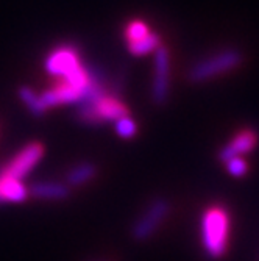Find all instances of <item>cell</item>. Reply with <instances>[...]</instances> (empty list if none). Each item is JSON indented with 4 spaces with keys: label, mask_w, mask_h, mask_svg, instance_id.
<instances>
[{
    "label": "cell",
    "mask_w": 259,
    "mask_h": 261,
    "mask_svg": "<svg viewBox=\"0 0 259 261\" xmlns=\"http://www.w3.org/2000/svg\"><path fill=\"white\" fill-rule=\"evenodd\" d=\"M229 213L222 205L208 206L200 221L202 246L211 259H220L226 255L229 246Z\"/></svg>",
    "instance_id": "obj_1"
},
{
    "label": "cell",
    "mask_w": 259,
    "mask_h": 261,
    "mask_svg": "<svg viewBox=\"0 0 259 261\" xmlns=\"http://www.w3.org/2000/svg\"><path fill=\"white\" fill-rule=\"evenodd\" d=\"M244 61V55L238 49H226L206 57L191 66L187 72V80L192 83H205L217 79L223 74L238 69Z\"/></svg>",
    "instance_id": "obj_2"
},
{
    "label": "cell",
    "mask_w": 259,
    "mask_h": 261,
    "mask_svg": "<svg viewBox=\"0 0 259 261\" xmlns=\"http://www.w3.org/2000/svg\"><path fill=\"white\" fill-rule=\"evenodd\" d=\"M124 116H128V107L108 92L91 103H80L77 110V119L89 125L116 122Z\"/></svg>",
    "instance_id": "obj_3"
},
{
    "label": "cell",
    "mask_w": 259,
    "mask_h": 261,
    "mask_svg": "<svg viewBox=\"0 0 259 261\" xmlns=\"http://www.w3.org/2000/svg\"><path fill=\"white\" fill-rule=\"evenodd\" d=\"M170 210H172L170 202L166 197L153 199L131 225V231H130L131 238L136 243H146L152 240L169 218Z\"/></svg>",
    "instance_id": "obj_4"
},
{
    "label": "cell",
    "mask_w": 259,
    "mask_h": 261,
    "mask_svg": "<svg viewBox=\"0 0 259 261\" xmlns=\"http://www.w3.org/2000/svg\"><path fill=\"white\" fill-rule=\"evenodd\" d=\"M44 156V146L41 142H28L27 146H23L4 168H0V172L10 178L23 180L35 166L41 161Z\"/></svg>",
    "instance_id": "obj_5"
},
{
    "label": "cell",
    "mask_w": 259,
    "mask_h": 261,
    "mask_svg": "<svg viewBox=\"0 0 259 261\" xmlns=\"http://www.w3.org/2000/svg\"><path fill=\"white\" fill-rule=\"evenodd\" d=\"M153 70L155 75L152 83V102L161 107L167 102L170 89V55L167 47L161 45L155 52Z\"/></svg>",
    "instance_id": "obj_6"
},
{
    "label": "cell",
    "mask_w": 259,
    "mask_h": 261,
    "mask_svg": "<svg viewBox=\"0 0 259 261\" xmlns=\"http://www.w3.org/2000/svg\"><path fill=\"white\" fill-rule=\"evenodd\" d=\"M83 64L80 63V55L75 47L72 45H61L55 49L45 60V70L60 80L74 74L78 67Z\"/></svg>",
    "instance_id": "obj_7"
},
{
    "label": "cell",
    "mask_w": 259,
    "mask_h": 261,
    "mask_svg": "<svg viewBox=\"0 0 259 261\" xmlns=\"http://www.w3.org/2000/svg\"><path fill=\"white\" fill-rule=\"evenodd\" d=\"M86 91L72 86L66 82H60L58 85L49 88L47 91H44L41 96V100L44 103V107L49 110L52 107H58V105H64V103H80L84 97Z\"/></svg>",
    "instance_id": "obj_8"
},
{
    "label": "cell",
    "mask_w": 259,
    "mask_h": 261,
    "mask_svg": "<svg viewBox=\"0 0 259 261\" xmlns=\"http://www.w3.org/2000/svg\"><path fill=\"white\" fill-rule=\"evenodd\" d=\"M256 144H257V133L254 130L245 128V130H241L236 136H233L219 150L217 156L222 163H226L228 160L234 156H244L253 152Z\"/></svg>",
    "instance_id": "obj_9"
},
{
    "label": "cell",
    "mask_w": 259,
    "mask_h": 261,
    "mask_svg": "<svg viewBox=\"0 0 259 261\" xmlns=\"http://www.w3.org/2000/svg\"><path fill=\"white\" fill-rule=\"evenodd\" d=\"M28 196L38 200L61 202L70 196V188L61 181H36L28 186Z\"/></svg>",
    "instance_id": "obj_10"
},
{
    "label": "cell",
    "mask_w": 259,
    "mask_h": 261,
    "mask_svg": "<svg viewBox=\"0 0 259 261\" xmlns=\"http://www.w3.org/2000/svg\"><path fill=\"white\" fill-rule=\"evenodd\" d=\"M28 199V186L22 180L10 178L0 172V203H22Z\"/></svg>",
    "instance_id": "obj_11"
},
{
    "label": "cell",
    "mask_w": 259,
    "mask_h": 261,
    "mask_svg": "<svg viewBox=\"0 0 259 261\" xmlns=\"http://www.w3.org/2000/svg\"><path fill=\"white\" fill-rule=\"evenodd\" d=\"M97 175V166L94 163H78L75 164L74 168H70L66 174V178H64V183L69 186V188H77V186H81L91 180H94Z\"/></svg>",
    "instance_id": "obj_12"
},
{
    "label": "cell",
    "mask_w": 259,
    "mask_h": 261,
    "mask_svg": "<svg viewBox=\"0 0 259 261\" xmlns=\"http://www.w3.org/2000/svg\"><path fill=\"white\" fill-rule=\"evenodd\" d=\"M161 45H162L161 36L158 33H155V32H150L142 39H139L136 42L128 44V50L134 57H144V55H149L152 52L155 54Z\"/></svg>",
    "instance_id": "obj_13"
},
{
    "label": "cell",
    "mask_w": 259,
    "mask_h": 261,
    "mask_svg": "<svg viewBox=\"0 0 259 261\" xmlns=\"http://www.w3.org/2000/svg\"><path fill=\"white\" fill-rule=\"evenodd\" d=\"M17 96L22 100V103L27 107V110L35 117H41V116L45 114L47 108L44 107V103L41 100V96H39V94H36L33 89H30L28 86H20L19 91H17Z\"/></svg>",
    "instance_id": "obj_14"
},
{
    "label": "cell",
    "mask_w": 259,
    "mask_h": 261,
    "mask_svg": "<svg viewBox=\"0 0 259 261\" xmlns=\"http://www.w3.org/2000/svg\"><path fill=\"white\" fill-rule=\"evenodd\" d=\"M150 33V29H149V25L144 22V20H139V19H136V20H131L128 25H127V29H125V38H127V41H128V44H131V42H136V41H139V39H142L144 36H147Z\"/></svg>",
    "instance_id": "obj_15"
},
{
    "label": "cell",
    "mask_w": 259,
    "mask_h": 261,
    "mask_svg": "<svg viewBox=\"0 0 259 261\" xmlns=\"http://www.w3.org/2000/svg\"><path fill=\"white\" fill-rule=\"evenodd\" d=\"M114 130L124 139H130L137 133V125L134 122V119H131L130 116H124L121 119H117L114 122Z\"/></svg>",
    "instance_id": "obj_16"
},
{
    "label": "cell",
    "mask_w": 259,
    "mask_h": 261,
    "mask_svg": "<svg viewBox=\"0 0 259 261\" xmlns=\"http://www.w3.org/2000/svg\"><path fill=\"white\" fill-rule=\"evenodd\" d=\"M225 166H226V172L236 178H241L248 172V163L244 160V156H234L228 160Z\"/></svg>",
    "instance_id": "obj_17"
}]
</instances>
